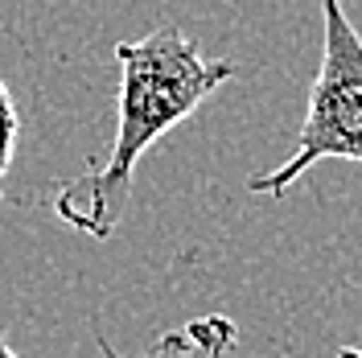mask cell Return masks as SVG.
Returning a JSON list of instances; mask_svg holds the SVG:
<instances>
[{
	"label": "cell",
	"instance_id": "7a4b0ae2",
	"mask_svg": "<svg viewBox=\"0 0 362 358\" xmlns=\"http://www.w3.org/2000/svg\"><path fill=\"white\" fill-rule=\"evenodd\" d=\"M321 161L362 165V33L341 0H321V62H317L296 149L268 173H255V198H284Z\"/></svg>",
	"mask_w": 362,
	"mask_h": 358
},
{
	"label": "cell",
	"instance_id": "277c9868",
	"mask_svg": "<svg viewBox=\"0 0 362 358\" xmlns=\"http://www.w3.org/2000/svg\"><path fill=\"white\" fill-rule=\"evenodd\" d=\"M17 132H21V120H17V103L0 79V202H4V173L13 165V149H17Z\"/></svg>",
	"mask_w": 362,
	"mask_h": 358
},
{
	"label": "cell",
	"instance_id": "6da1fadb",
	"mask_svg": "<svg viewBox=\"0 0 362 358\" xmlns=\"http://www.w3.org/2000/svg\"><path fill=\"white\" fill-rule=\"evenodd\" d=\"M115 62L119 95L112 153L49 198L54 214L90 239H112V231L119 226L140 157L169 128L189 120L223 83L235 79L230 58H206L198 42L177 25H160L140 42H119Z\"/></svg>",
	"mask_w": 362,
	"mask_h": 358
},
{
	"label": "cell",
	"instance_id": "8992f818",
	"mask_svg": "<svg viewBox=\"0 0 362 358\" xmlns=\"http://www.w3.org/2000/svg\"><path fill=\"white\" fill-rule=\"evenodd\" d=\"M0 358H21V354H13V350H8V342H4V330H0Z\"/></svg>",
	"mask_w": 362,
	"mask_h": 358
},
{
	"label": "cell",
	"instance_id": "3957f363",
	"mask_svg": "<svg viewBox=\"0 0 362 358\" xmlns=\"http://www.w3.org/2000/svg\"><path fill=\"white\" fill-rule=\"evenodd\" d=\"M235 342H239V325L230 317L206 313V317L185 321L181 330H169V334L157 337L144 354H136V358H226L235 350ZM95 346H99L103 358H128V354H119L103 334L95 337Z\"/></svg>",
	"mask_w": 362,
	"mask_h": 358
},
{
	"label": "cell",
	"instance_id": "5b68a950",
	"mask_svg": "<svg viewBox=\"0 0 362 358\" xmlns=\"http://www.w3.org/2000/svg\"><path fill=\"white\" fill-rule=\"evenodd\" d=\"M338 358H362V350H358V346H341Z\"/></svg>",
	"mask_w": 362,
	"mask_h": 358
}]
</instances>
